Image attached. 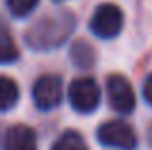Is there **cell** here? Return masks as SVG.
Listing matches in <instances>:
<instances>
[{"instance_id": "6da1fadb", "label": "cell", "mask_w": 152, "mask_h": 150, "mask_svg": "<svg viewBox=\"0 0 152 150\" xmlns=\"http://www.w3.org/2000/svg\"><path fill=\"white\" fill-rule=\"evenodd\" d=\"M75 29V15L67 10L54 12L27 29L25 42L33 50H54L62 46L69 39V35Z\"/></svg>"}, {"instance_id": "7a4b0ae2", "label": "cell", "mask_w": 152, "mask_h": 150, "mask_svg": "<svg viewBox=\"0 0 152 150\" xmlns=\"http://www.w3.org/2000/svg\"><path fill=\"white\" fill-rule=\"evenodd\" d=\"M96 137L104 146L110 148H121V150L137 148V135H135L133 127L121 119H112L100 125Z\"/></svg>"}, {"instance_id": "3957f363", "label": "cell", "mask_w": 152, "mask_h": 150, "mask_svg": "<svg viewBox=\"0 0 152 150\" xmlns=\"http://www.w3.org/2000/svg\"><path fill=\"white\" fill-rule=\"evenodd\" d=\"M69 102L73 110L81 114H89L100 104V89L93 77L75 79L69 85Z\"/></svg>"}, {"instance_id": "277c9868", "label": "cell", "mask_w": 152, "mask_h": 150, "mask_svg": "<svg viewBox=\"0 0 152 150\" xmlns=\"http://www.w3.org/2000/svg\"><path fill=\"white\" fill-rule=\"evenodd\" d=\"M123 27V14L115 4H102L91 19V31L100 39H114Z\"/></svg>"}, {"instance_id": "5b68a950", "label": "cell", "mask_w": 152, "mask_h": 150, "mask_svg": "<svg viewBox=\"0 0 152 150\" xmlns=\"http://www.w3.org/2000/svg\"><path fill=\"white\" fill-rule=\"evenodd\" d=\"M108 89V98H110V106L118 114H131L135 110V92L131 89L129 81L123 75H110L106 83Z\"/></svg>"}, {"instance_id": "8992f818", "label": "cell", "mask_w": 152, "mask_h": 150, "mask_svg": "<svg viewBox=\"0 0 152 150\" xmlns=\"http://www.w3.org/2000/svg\"><path fill=\"white\" fill-rule=\"evenodd\" d=\"M33 100L41 110H52L62 102V81L56 75H42L33 87Z\"/></svg>"}, {"instance_id": "52a82bcc", "label": "cell", "mask_w": 152, "mask_h": 150, "mask_svg": "<svg viewBox=\"0 0 152 150\" xmlns=\"http://www.w3.org/2000/svg\"><path fill=\"white\" fill-rule=\"evenodd\" d=\"M4 150H37V137L27 125H14L4 139Z\"/></svg>"}, {"instance_id": "ba28073f", "label": "cell", "mask_w": 152, "mask_h": 150, "mask_svg": "<svg viewBox=\"0 0 152 150\" xmlns=\"http://www.w3.org/2000/svg\"><path fill=\"white\" fill-rule=\"evenodd\" d=\"M19 98V89L14 79L10 77H0V112L14 108Z\"/></svg>"}, {"instance_id": "9c48e42d", "label": "cell", "mask_w": 152, "mask_h": 150, "mask_svg": "<svg viewBox=\"0 0 152 150\" xmlns=\"http://www.w3.org/2000/svg\"><path fill=\"white\" fill-rule=\"evenodd\" d=\"M71 60L77 68L89 69L94 64V50L91 44H87L85 41H77L71 46Z\"/></svg>"}, {"instance_id": "30bf717a", "label": "cell", "mask_w": 152, "mask_h": 150, "mask_svg": "<svg viewBox=\"0 0 152 150\" xmlns=\"http://www.w3.org/2000/svg\"><path fill=\"white\" fill-rule=\"evenodd\" d=\"M19 56L18 46H15L12 35L8 33L6 27L0 25V64H10V62H15Z\"/></svg>"}, {"instance_id": "8fae6325", "label": "cell", "mask_w": 152, "mask_h": 150, "mask_svg": "<svg viewBox=\"0 0 152 150\" xmlns=\"http://www.w3.org/2000/svg\"><path fill=\"white\" fill-rule=\"evenodd\" d=\"M52 150H89L85 144V139L77 131H66L54 143Z\"/></svg>"}, {"instance_id": "7c38bea8", "label": "cell", "mask_w": 152, "mask_h": 150, "mask_svg": "<svg viewBox=\"0 0 152 150\" xmlns=\"http://www.w3.org/2000/svg\"><path fill=\"white\" fill-rule=\"evenodd\" d=\"M6 4L14 17H25L37 8L39 0H6Z\"/></svg>"}, {"instance_id": "4fadbf2b", "label": "cell", "mask_w": 152, "mask_h": 150, "mask_svg": "<svg viewBox=\"0 0 152 150\" xmlns=\"http://www.w3.org/2000/svg\"><path fill=\"white\" fill-rule=\"evenodd\" d=\"M142 94H145V98H146V102L148 104H152V73L146 77V81H145V87H142Z\"/></svg>"}, {"instance_id": "5bb4252c", "label": "cell", "mask_w": 152, "mask_h": 150, "mask_svg": "<svg viewBox=\"0 0 152 150\" xmlns=\"http://www.w3.org/2000/svg\"><path fill=\"white\" fill-rule=\"evenodd\" d=\"M54 2H66V0H54Z\"/></svg>"}]
</instances>
